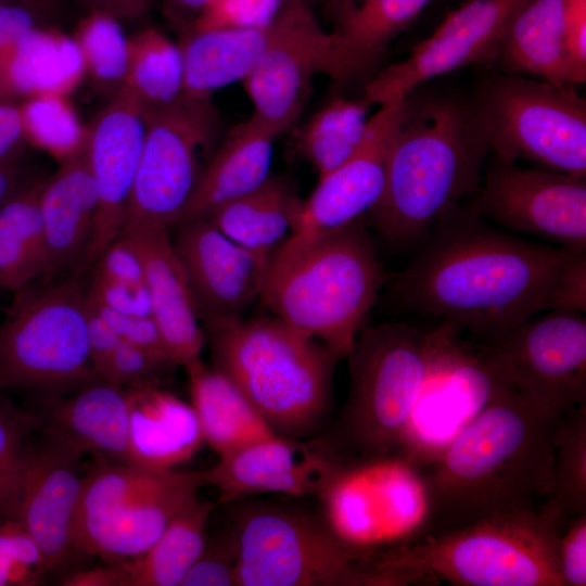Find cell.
Wrapping results in <instances>:
<instances>
[{"instance_id": "13", "label": "cell", "mask_w": 586, "mask_h": 586, "mask_svg": "<svg viewBox=\"0 0 586 586\" xmlns=\"http://www.w3.org/2000/svg\"><path fill=\"white\" fill-rule=\"evenodd\" d=\"M446 322L430 332L426 375L400 449L420 469L494 399L513 387L484 344L462 341Z\"/></svg>"}, {"instance_id": "28", "label": "cell", "mask_w": 586, "mask_h": 586, "mask_svg": "<svg viewBox=\"0 0 586 586\" xmlns=\"http://www.w3.org/2000/svg\"><path fill=\"white\" fill-rule=\"evenodd\" d=\"M278 135L253 115L235 125L201 171L180 222L215 209L260 186L270 174Z\"/></svg>"}, {"instance_id": "49", "label": "cell", "mask_w": 586, "mask_h": 586, "mask_svg": "<svg viewBox=\"0 0 586 586\" xmlns=\"http://www.w3.org/2000/svg\"><path fill=\"white\" fill-rule=\"evenodd\" d=\"M94 273L126 283L144 286V270L139 253L131 242L119 235L93 263Z\"/></svg>"}, {"instance_id": "54", "label": "cell", "mask_w": 586, "mask_h": 586, "mask_svg": "<svg viewBox=\"0 0 586 586\" xmlns=\"http://www.w3.org/2000/svg\"><path fill=\"white\" fill-rule=\"evenodd\" d=\"M86 305L88 343L95 372L122 341L111 324L88 304L87 300Z\"/></svg>"}, {"instance_id": "25", "label": "cell", "mask_w": 586, "mask_h": 586, "mask_svg": "<svg viewBox=\"0 0 586 586\" xmlns=\"http://www.w3.org/2000/svg\"><path fill=\"white\" fill-rule=\"evenodd\" d=\"M40 428L99 462L130 463L126 387L101 380L51 399Z\"/></svg>"}, {"instance_id": "62", "label": "cell", "mask_w": 586, "mask_h": 586, "mask_svg": "<svg viewBox=\"0 0 586 586\" xmlns=\"http://www.w3.org/2000/svg\"><path fill=\"white\" fill-rule=\"evenodd\" d=\"M2 519V517L0 515V520Z\"/></svg>"}, {"instance_id": "17", "label": "cell", "mask_w": 586, "mask_h": 586, "mask_svg": "<svg viewBox=\"0 0 586 586\" xmlns=\"http://www.w3.org/2000/svg\"><path fill=\"white\" fill-rule=\"evenodd\" d=\"M510 384L557 416L586 404V318L550 309L483 343Z\"/></svg>"}, {"instance_id": "30", "label": "cell", "mask_w": 586, "mask_h": 586, "mask_svg": "<svg viewBox=\"0 0 586 586\" xmlns=\"http://www.w3.org/2000/svg\"><path fill=\"white\" fill-rule=\"evenodd\" d=\"M488 67L558 87L573 86L564 40L563 0H525L509 21Z\"/></svg>"}, {"instance_id": "12", "label": "cell", "mask_w": 586, "mask_h": 586, "mask_svg": "<svg viewBox=\"0 0 586 586\" xmlns=\"http://www.w3.org/2000/svg\"><path fill=\"white\" fill-rule=\"evenodd\" d=\"M319 494L327 525L349 547L368 555L420 538L429 518L422 469L402 454L340 461Z\"/></svg>"}, {"instance_id": "4", "label": "cell", "mask_w": 586, "mask_h": 586, "mask_svg": "<svg viewBox=\"0 0 586 586\" xmlns=\"http://www.w3.org/2000/svg\"><path fill=\"white\" fill-rule=\"evenodd\" d=\"M384 280L361 217L321 234H290L270 257L259 297L276 317L343 358Z\"/></svg>"}, {"instance_id": "26", "label": "cell", "mask_w": 586, "mask_h": 586, "mask_svg": "<svg viewBox=\"0 0 586 586\" xmlns=\"http://www.w3.org/2000/svg\"><path fill=\"white\" fill-rule=\"evenodd\" d=\"M129 462L153 470H173L205 445L191 404L154 381L129 387Z\"/></svg>"}, {"instance_id": "3", "label": "cell", "mask_w": 586, "mask_h": 586, "mask_svg": "<svg viewBox=\"0 0 586 586\" xmlns=\"http://www.w3.org/2000/svg\"><path fill=\"white\" fill-rule=\"evenodd\" d=\"M491 152L470 92L424 82L400 102L383 193L367 217L388 241H420L480 188Z\"/></svg>"}, {"instance_id": "22", "label": "cell", "mask_w": 586, "mask_h": 586, "mask_svg": "<svg viewBox=\"0 0 586 586\" xmlns=\"http://www.w3.org/2000/svg\"><path fill=\"white\" fill-rule=\"evenodd\" d=\"M400 102L380 105L369 118L357 151L319 177L311 194L300 204L291 234L309 237L342 228L366 217L377 205L384 189L386 152Z\"/></svg>"}, {"instance_id": "2", "label": "cell", "mask_w": 586, "mask_h": 586, "mask_svg": "<svg viewBox=\"0 0 586 586\" xmlns=\"http://www.w3.org/2000/svg\"><path fill=\"white\" fill-rule=\"evenodd\" d=\"M561 418L515 387L501 393L422 469L430 511L421 537L539 509Z\"/></svg>"}, {"instance_id": "32", "label": "cell", "mask_w": 586, "mask_h": 586, "mask_svg": "<svg viewBox=\"0 0 586 586\" xmlns=\"http://www.w3.org/2000/svg\"><path fill=\"white\" fill-rule=\"evenodd\" d=\"M184 370L191 405L205 444L217 456L276 434L238 387L218 370L208 368L202 359Z\"/></svg>"}, {"instance_id": "15", "label": "cell", "mask_w": 586, "mask_h": 586, "mask_svg": "<svg viewBox=\"0 0 586 586\" xmlns=\"http://www.w3.org/2000/svg\"><path fill=\"white\" fill-rule=\"evenodd\" d=\"M467 205L500 229L586 253V176L524 167L492 154Z\"/></svg>"}, {"instance_id": "38", "label": "cell", "mask_w": 586, "mask_h": 586, "mask_svg": "<svg viewBox=\"0 0 586 586\" xmlns=\"http://www.w3.org/2000/svg\"><path fill=\"white\" fill-rule=\"evenodd\" d=\"M145 109L168 105L183 90V60L179 44L154 27L128 37L124 87Z\"/></svg>"}, {"instance_id": "11", "label": "cell", "mask_w": 586, "mask_h": 586, "mask_svg": "<svg viewBox=\"0 0 586 586\" xmlns=\"http://www.w3.org/2000/svg\"><path fill=\"white\" fill-rule=\"evenodd\" d=\"M231 526L237 586H377L374 555L349 547L324 520L252 504L237 510Z\"/></svg>"}, {"instance_id": "29", "label": "cell", "mask_w": 586, "mask_h": 586, "mask_svg": "<svg viewBox=\"0 0 586 586\" xmlns=\"http://www.w3.org/2000/svg\"><path fill=\"white\" fill-rule=\"evenodd\" d=\"M432 0H336L329 4L342 84L366 76Z\"/></svg>"}, {"instance_id": "58", "label": "cell", "mask_w": 586, "mask_h": 586, "mask_svg": "<svg viewBox=\"0 0 586 586\" xmlns=\"http://www.w3.org/2000/svg\"><path fill=\"white\" fill-rule=\"evenodd\" d=\"M17 160L0 164V207L10 200L26 182Z\"/></svg>"}, {"instance_id": "21", "label": "cell", "mask_w": 586, "mask_h": 586, "mask_svg": "<svg viewBox=\"0 0 586 586\" xmlns=\"http://www.w3.org/2000/svg\"><path fill=\"white\" fill-rule=\"evenodd\" d=\"M173 241L199 317H240L260 296L268 262L240 246L207 218L178 224Z\"/></svg>"}, {"instance_id": "33", "label": "cell", "mask_w": 586, "mask_h": 586, "mask_svg": "<svg viewBox=\"0 0 586 586\" xmlns=\"http://www.w3.org/2000/svg\"><path fill=\"white\" fill-rule=\"evenodd\" d=\"M302 200L290 181L272 176L215 209L207 219L230 240L269 263L291 232Z\"/></svg>"}, {"instance_id": "14", "label": "cell", "mask_w": 586, "mask_h": 586, "mask_svg": "<svg viewBox=\"0 0 586 586\" xmlns=\"http://www.w3.org/2000/svg\"><path fill=\"white\" fill-rule=\"evenodd\" d=\"M145 138L124 228L178 225L201 171L199 154L219 131L212 98L181 94L175 102L145 109ZM123 231V230H122Z\"/></svg>"}, {"instance_id": "8", "label": "cell", "mask_w": 586, "mask_h": 586, "mask_svg": "<svg viewBox=\"0 0 586 586\" xmlns=\"http://www.w3.org/2000/svg\"><path fill=\"white\" fill-rule=\"evenodd\" d=\"M470 95L492 154L586 176V101L574 86L489 68Z\"/></svg>"}, {"instance_id": "61", "label": "cell", "mask_w": 586, "mask_h": 586, "mask_svg": "<svg viewBox=\"0 0 586 586\" xmlns=\"http://www.w3.org/2000/svg\"><path fill=\"white\" fill-rule=\"evenodd\" d=\"M323 2H326L328 5L331 4L332 2L336 1V0H321Z\"/></svg>"}, {"instance_id": "6", "label": "cell", "mask_w": 586, "mask_h": 586, "mask_svg": "<svg viewBox=\"0 0 586 586\" xmlns=\"http://www.w3.org/2000/svg\"><path fill=\"white\" fill-rule=\"evenodd\" d=\"M561 528L542 507L495 515L379 553L374 568L382 586H564Z\"/></svg>"}, {"instance_id": "42", "label": "cell", "mask_w": 586, "mask_h": 586, "mask_svg": "<svg viewBox=\"0 0 586 586\" xmlns=\"http://www.w3.org/2000/svg\"><path fill=\"white\" fill-rule=\"evenodd\" d=\"M41 418L8 399H0V515L12 506L28 446Z\"/></svg>"}, {"instance_id": "39", "label": "cell", "mask_w": 586, "mask_h": 586, "mask_svg": "<svg viewBox=\"0 0 586 586\" xmlns=\"http://www.w3.org/2000/svg\"><path fill=\"white\" fill-rule=\"evenodd\" d=\"M562 526L586 513V404L560 419L553 453L551 489L540 506Z\"/></svg>"}, {"instance_id": "60", "label": "cell", "mask_w": 586, "mask_h": 586, "mask_svg": "<svg viewBox=\"0 0 586 586\" xmlns=\"http://www.w3.org/2000/svg\"><path fill=\"white\" fill-rule=\"evenodd\" d=\"M4 100H13V99H12L11 91L8 85L3 61L0 60V101H4Z\"/></svg>"}, {"instance_id": "35", "label": "cell", "mask_w": 586, "mask_h": 586, "mask_svg": "<svg viewBox=\"0 0 586 586\" xmlns=\"http://www.w3.org/2000/svg\"><path fill=\"white\" fill-rule=\"evenodd\" d=\"M213 508L211 501L196 497L146 551L118 562L124 586H181L204 547Z\"/></svg>"}, {"instance_id": "10", "label": "cell", "mask_w": 586, "mask_h": 586, "mask_svg": "<svg viewBox=\"0 0 586 586\" xmlns=\"http://www.w3.org/2000/svg\"><path fill=\"white\" fill-rule=\"evenodd\" d=\"M204 486L199 471L99 462L85 475L76 522L80 557H139Z\"/></svg>"}, {"instance_id": "20", "label": "cell", "mask_w": 586, "mask_h": 586, "mask_svg": "<svg viewBox=\"0 0 586 586\" xmlns=\"http://www.w3.org/2000/svg\"><path fill=\"white\" fill-rule=\"evenodd\" d=\"M88 126L85 156L98 190V211L82 268L122 233L145 138V107L126 88Z\"/></svg>"}, {"instance_id": "53", "label": "cell", "mask_w": 586, "mask_h": 586, "mask_svg": "<svg viewBox=\"0 0 586 586\" xmlns=\"http://www.w3.org/2000/svg\"><path fill=\"white\" fill-rule=\"evenodd\" d=\"M25 143L20 103L0 101V164L17 160Z\"/></svg>"}, {"instance_id": "37", "label": "cell", "mask_w": 586, "mask_h": 586, "mask_svg": "<svg viewBox=\"0 0 586 586\" xmlns=\"http://www.w3.org/2000/svg\"><path fill=\"white\" fill-rule=\"evenodd\" d=\"M371 104L336 97L318 110L297 135V146L322 177L348 160L360 146Z\"/></svg>"}, {"instance_id": "9", "label": "cell", "mask_w": 586, "mask_h": 586, "mask_svg": "<svg viewBox=\"0 0 586 586\" xmlns=\"http://www.w3.org/2000/svg\"><path fill=\"white\" fill-rule=\"evenodd\" d=\"M97 380L86 293L77 279L15 292L0 323V390L35 391L53 399Z\"/></svg>"}, {"instance_id": "44", "label": "cell", "mask_w": 586, "mask_h": 586, "mask_svg": "<svg viewBox=\"0 0 586 586\" xmlns=\"http://www.w3.org/2000/svg\"><path fill=\"white\" fill-rule=\"evenodd\" d=\"M238 544L231 525L207 534L181 586H237Z\"/></svg>"}, {"instance_id": "45", "label": "cell", "mask_w": 586, "mask_h": 586, "mask_svg": "<svg viewBox=\"0 0 586 586\" xmlns=\"http://www.w3.org/2000/svg\"><path fill=\"white\" fill-rule=\"evenodd\" d=\"M177 367L144 349L122 341L110 357L95 370L101 381L120 386L155 381L161 374Z\"/></svg>"}, {"instance_id": "41", "label": "cell", "mask_w": 586, "mask_h": 586, "mask_svg": "<svg viewBox=\"0 0 586 586\" xmlns=\"http://www.w3.org/2000/svg\"><path fill=\"white\" fill-rule=\"evenodd\" d=\"M26 142L60 163L84 152L88 126L68 97L41 95L20 103Z\"/></svg>"}, {"instance_id": "31", "label": "cell", "mask_w": 586, "mask_h": 586, "mask_svg": "<svg viewBox=\"0 0 586 586\" xmlns=\"http://www.w3.org/2000/svg\"><path fill=\"white\" fill-rule=\"evenodd\" d=\"M263 25L221 27L184 33L179 43L183 60L182 94L212 98L213 92L252 72L269 37Z\"/></svg>"}, {"instance_id": "47", "label": "cell", "mask_w": 586, "mask_h": 586, "mask_svg": "<svg viewBox=\"0 0 586 586\" xmlns=\"http://www.w3.org/2000/svg\"><path fill=\"white\" fill-rule=\"evenodd\" d=\"M86 300L111 324L120 341L136 345L153 356L177 366L170 357L152 316L128 315L113 310L87 292Z\"/></svg>"}, {"instance_id": "34", "label": "cell", "mask_w": 586, "mask_h": 586, "mask_svg": "<svg viewBox=\"0 0 586 586\" xmlns=\"http://www.w3.org/2000/svg\"><path fill=\"white\" fill-rule=\"evenodd\" d=\"M12 99L68 97L86 76L72 36L44 25L27 34L3 60Z\"/></svg>"}, {"instance_id": "1", "label": "cell", "mask_w": 586, "mask_h": 586, "mask_svg": "<svg viewBox=\"0 0 586 586\" xmlns=\"http://www.w3.org/2000/svg\"><path fill=\"white\" fill-rule=\"evenodd\" d=\"M393 293L406 309L489 343L542 311H585L586 253L532 242L458 204L420 240Z\"/></svg>"}, {"instance_id": "16", "label": "cell", "mask_w": 586, "mask_h": 586, "mask_svg": "<svg viewBox=\"0 0 586 586\" xmlns=\"http://www.w3.org/2000/svg\"><path fill=\"white\" fill-rule=\"evenodd\" d=\"M270 26L268 43L242 82L252 115L279 136L298 118L316 74L341 84L342 74L331 33L308 0H283Z\"/></svg>"}, {"instance_id": "55", "label": "cell", "mask_w": 586, "mask_h": 586, "mask_svg": "<svg viewBox=\"0 0 586 586\" xmlns=\"http://www.w3.org/2000/svg\"><path fill=\"white\" fill-rule=\"evenodd\" d=\"M64 586H124V574L118 562L74 570L62 574Z\"/></svg>"}, {"instance_id": "56", "label": "cell", "mask_w": 586, "mask_h": 586, "mask_svg": "<svg viewBox=\"0 0 586 586\" xmlns=\"http://www.w3.org/2000/svg\"><path fill=\"white\" fill-rule=\"evenodd\" d=\"M87 10L111 14L123 20H136L144 16L152 4V0H77Z\"/></svg>"}, {"instance_id": "36", "label": "cell", "mask_w": 586, "mask_h": 586, "mask_svg": "<svg viewBox=\"0 0 586 586\" xmlns=\"http://www.w3.org/2000/svg\"><path fill=\"white\" fill-rule=\"evenodd\" d=\"M46 179L28 181L0 207V289L13 293L48 275L40 215Z\"/></svg>"}, {"instance_id": "40", "label": "cell", "mask_w": 586, "mask_h": 586, "mask_svg": "<svg viewBox=\"0 0 586 586\" xmlns=\"http://www.w3.org/2000/svg\"><path fill=\"white\" fill-rule=\"evenodd\" d=\"M80 51L86 76L103 93L113 97L125 84L128 37L115 16L88 12L72 36Z\"/></svg>"}, {"instance_id": "59", "label": "cell", "mask_w": 586, "mask_h": 586, "mask_svg": "<svg viewBox=\"0 0 586 586\" xmlns=\"http://www.w3.org/2000/svg\"><path fill=\"white\" fill-rule=\"evenodd\" d=\"M4 1H10V2L25 5L36 11L43 17H46L49 22L53 20L54 17L59 16L63 9L62 0H4Z\"/></svg>"}, {"instance_id": "18", "label": "cell", "mask_w": 586, "mask_h": 586, "mask_svg": "<svg viewBox=\"0 0 586 586\" xmlns=\"http://www.w3.org/2000/svg\"><path fill=\"white\" fill-rule=\"evenodd\" d=\"M39 430L28 446L7 518L30 535L42 552L47 573H52L80 557L75 534L86 474L78 449Z\"/></svg>"}, {"instance_id": "7", "label": "cell", "mask_w": 586, "mask_h": 586, "mask_svg": "<svg viewBox=\"0 0 586 586\" xmlns=\"http://www.w3.org/2000/svg\"><path fill=\"white\" fill-rule=\"evenodd\" d=\"M346 357L340 446L348 460L399 454L426 375L430 332L406 322L365 327Z\"/></svg>"}, {"instance_id": "24", "label": "cell", "mask_w": 586, "mask_h": 586, "mask_svg": "<svg viewBox=\"0 0 586 586\" xmlns=\"http://www.w3.org/2000/svg\"><path fill=\"white\" fill-rule=\"evenodd\" d=\"M141 258L154 319L165 346L177 366L183 368L201 359L205 334L183 267L176 254L169 229L124 228Z\"/></svg>"}, {"instance_id": "48", "label": "cell", "mask_w": 586, "mask_h": 586, "mask_svg": "<svg viewBox=\"0 0 586 586\" xmlns=\"http://www.w3.org/2000/svg\"><path fill=\"white\" fill-rule=\"evenodd\" d=\"M558 563L564 586L586 585V513L569 520L561 528Z\"/></svg>"}, {"instance_id": "43", "label": "cell", "mask_w": 586, "mask_h": 586, "mask_svg": "<svg viewBox=\"0 0 586 586\" xmlns=\"http://www.w3.org/2000/svg\"><path fill=\"white\" fill-rule=\"evenodd\" d=\"M41 550L15 520H0V586L38 585L47 575Z\"/></svg>"}, {"instance_id": "5", "label": "cell", "mask_w": 586, "mask_h": 586, "mask_svg": "<svg viewBox=\"0 0 586 586\" xmlns=\"http://www.w3.org/2000/svg\"><path fill=\"white\" fill-rule=\"evenodd\" d=\"M205 323L214 368L276 434L297 440L319 425L331 404L336 354L276 316Z\"/></svg>"}, {"instance_id": "50", "label": "cell", "mask_w": 586, "mask_h": 586, "mask_svg": "<svg viewBox=\"0 0 586 586\" xmlns=\"http://www.w3.org/2000/svg\"><path fill=\"white\" fill-rule=\"evenodd\" d=\"M104 306L128 315L151 316V302L146 285L131 286L93 273L87 292Z\"/></svg>"}, {"instance_id": "19", "label": "cell", "mask_w": 586, "mask_h": 586, "mask_svg": "<svg viewBox=\"0 0 586 586\" xmlns=\"http://www.w3.org/2000/svg\"><path fill=\"white\" fill-rule=\"evenodd\" d=\"M525 0H468L417 43L409 56L372 74L364 98L372 105L400 102L418 86L471 64L489 65L501 36Z\"/></svg>"}, {"instance_id": "52", "label": "cell", "mask_w": 586, "mask_h": 586, "mask_svg": "<svg viewBox=\"0 0 586 586\" xmlns=\"http://www.w3.org/2000/svg\"><path fill=\"white\" fill-rule=\"evenodd\" d=\"M44 25H50L49 21L36 11L0 0V60L3 61L27 34Z\"/></svg>"}, {"instance_id": "57", "label": "cell", "mask_w": 586, "mask_h": 586, "mask_svg": "<svg viewBox=\"0 0 586 586\" xmlns=\"http://www.w3.org/2000/svg\"><path fill=\"white\" fill-rule=\"evenodd\" d=\"M167 17L182 34L192 29L212 0H162Z\"/></svg>"}, {"instance_id": "51", "label": "cell", "mask_w": 586, "mask_h": 586, "mask_svg": "<svg viewBox=\"0 0 586 586\" xmlns=\"http://www.w3.org/2000/svg\"><path fill=\"white\" fill-rule=\"evenodd\" d=\"M564 40L573 86L586 81V0H563Z\"/></svg>"}, {"instance_id": "23", "label": "cell", "mask_w": 586, "mask_h": 586, "mask_svg": "<svg viewBox=\"0 0 586 586\" xmlns=\"http://www.w3.org/2000/svg\"><path fill=\"white\" fill-rule=\"evenodd\" d=\"M339 462L324 451L275 434L219 455L199 475L204 486L219 492L221 502L264 493L302 497L319 493Z\"/></svg>"}, {"instance_id": "27", "label": "cell", "mask_w": 586, "mask_h": 586, "mask_svg": "<svg viewBox=\"0 0 586 586\" xmlns=\"http://www.w3.org/2000/svg\"><path fill=\"white\" fill-rule=\"evenodd\" d=\"M97 211L98 190L85 153L60 163L40 193L48 275L84 266Z\"/></svg>"}, {"instance_id": "46", "label": "cell", "mask_w": 586, "mask_h": 586, "mask_svg": "<svg viewBox=\"0 0 586 586\" xmlns=\"http://www.w3.org/2000/svg\"><path fill=\"white\" fill-rule=\"evenodd\" d=\"M282 2L283 0H212L191 30L263 25L273 17Z\"/></svg>"}]
</instances>
